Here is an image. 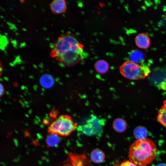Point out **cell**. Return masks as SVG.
<instances>
[{
	"label": "cell",
	"instance_id": "cell-1",
	"mask_svg": "<svg viewBox=\"0 0 166 166\" xmlns=\"http://www.w3.org/2000/svg\"><path fill=\"white\" fill-rule=\"evenodd\" d=\"M84 46L76 35L67 33L59 37L53 43L50 56L68 66L80 63L86 56Z\"/></svg>",
	"mask_w": 166,
	"mask_h": 166
},
{
	"label": "cell",
	"instance_id": "cell-2",
	"mask_svg": "<svg viewBox=\"0 0 166 166\" xmlns=\"http://www.w3.org/2000/svg\"><path fill=\"white\" fill-rule=\"evenodd\" d=\"M156 152V145L151 139L147 138L136 140L129 147V160L137 166H144L154 160Z\"/></svg>",
	"mask_w": 166,
	"mask_h": 166
},
{
	"label": "cell",
	"instance_id": "cell-3",
	"mask_svg": "<svg viewBox=\"0 0 166 166\" xmlns=\"http://www.w3.org/2000/svg\"><path fill=\"white\" fill-rule=\"evenodd\" d=\"M77 124L73 121L71 117L68 115H60L49 126V133H53L59 136H67L76 128Z\"/></svg>",
	"mask_w": 166,
	"mask_h": 166
},
{
	"label": "cell",
	"instance_id": "cell-4",
	"mask_svg": "<svg viewBox=\"0 0 166 166\" xmlns=\"http://www.w3.org/2000/svg\"><path fill=\"white\" fill-rule=\"evenodd\" d=\"M121 74L125 78L130 80H138L145 78L150 70L147 66H142L130 61L124 62L120 67Z\"/></svg>",
	"mask_w": 166,
	"mask_h": 166
},
{
	"label": "cell",
	"instance_id": "cell-5",
	"mask_svg": "<svg viewBox=\"0 0 166 166\" xmlns=\"http://www.w3.org/2000/svg\"><path fill=\"white\" fill-rule=\"evenodd\" d=\"M62 163L74 166H90L89 160L85 153L81 154L68 152L66 159Z\"/></svg>",
	"mask_w": 166,
	"mask_h": 166
},
{
	"label": "cell",
	"instance_id": "cell-6",
	"mask_svg": "<svg viewBox=\"0 0 166 166\" xmlns=\"http://www.w3.org/2000/svg\"><path fill=\"white\" fill-rule=\"evenodd\" d=\"M101 121L95 116H92L91 119L88 120L86 124L82 127L83 132L88 135L95 134V133L102 129Z\"/></svg>",
	"mask_w": 166,
	"mask_h": 166
},
{
	"label": "cell",
	"instance_id": "cell-7",
	"mask_svg": "<svg viewBox=\"0 0 166 166\" xmlns=\"http://www.w3.org/2000/svg\"><path fill=\"white\" fill-rule=\"evenodd\" d=\"M52 12L54 14H59L65 13L67 7L65 1L55 0L49 5Z\"/></svg>",
	"mask_w": 166,
	"mask_h": 166
},
{
	"label": "cell",
	"instance_id": "cell-8",
	"mask_svg": "<svg viewBox=\"0 0 166 166\" xmlns=\"http://www.w3.org/2000/svg\"><path fill=\"white\" fill-rule=\"evenodd\" d=\"M136 46L142 49H147L150 46V40L149 36L145 33L138 34L135 38Z\"/></svg>",
	"mask_w": 166,
	"mask_h": 166
},
{
	"label": "cell",
	"instance_id": "cell-9",
	"mask_svg": "<svg viewBox=\"0 0 166 166\" xmlns=\"http://www.w3.org/2000/svg\"><path fill=\"white\" fill-rule=\"evenodd\" d=\"M129 58L130 61L142 65L145 61L146 57L144 53L140 50L134 49L129 53Z\"/></svg>",
	"mask_w": 166,
	"mask_h": 166
},
{
	"label": "cell",
	"instance_id": "cell-10",
	"mask_svg": "<svg viewBox=\"0 0 166 166\" xmlns=\"http://www.w3.org/2000/svg\"><path fill=\"white\" fill-rule=\"evenodd\" d=\"M90 158L93 163L99 164L104 161L105 158V155L102 150L96 148L93 150L91 152Z\"/></svg>",
	"mask_w": 166,
	"mask_h": 166
},
{
	"label": "cell",
	"instance_id": "cell-11",
	"mask_svg": "<svg viewBox=\"0 0 166 166\" xmlns=\"http://www.w3.org/2000/svg\"><path fill=\"white\" fill-rule=\"evenodd\" d=\"M127 126V124L125 120L121 118L115 119L113 123V127L114 130L118 133L124 132Z\"/></svg>",
	"mask_w": 166,
	"mask_h": 166
},
{
	"label": "cell",
	"instance_id": "cell-12",
	"mask_svg": "<svg viewBox=\"0 0 166 166\" xmlns=\"http://www.w3.org/2000/svg\"><path fill=\"white\" fill-rule=\"evenodd\" d=\"M59 136L53 133H49L46 136L45 142L47 147H55L57 146L60 142Z\"/></svg>",
	"mask_w": 166,
	"mask_h": 166
},
{
	"label": "cell",
	"instance_id": "cell-13",
	"mask_svg": "<svg viewBox=\"0 0 166 166\" xmlns=\"http://www.w3.org/2000/svg\"><path fill=\"white\" fill-rule=\"evenodd\" d=\"M133 135L137 140H141L147 138L148 135V130L144 126H138L134 129Z\"/></svg>",
	"mask_w": 166,
	"mask_h": 166
},
{
	"label": "cell",
	"instance_id": "cell-14",
	"mask_svg": "<svg viewBox=\"0 0 166 166\" xmlns=\"http://www.w3.org/2000/svg\"><path fill=\"white\" fill-rule=\"evenodd\" d=\"M94 68L97 72L100 74H104L108 71L109 68V65L105 61L100 60L96 62Z\"/></svg>",
	"mask_w": 166,
	"mask_h": 166
},
{
	"label": "cell",
	"instance_id": "cell-15",
	"mask_svg": "<svg viewBox=\"0 0 166 166\" xmlns=\"http://www.w3.org/2000/svg\"><path fill=\"white\" fill-rule=\"evenodd\" d=\"M157 118L159 123L166 128V100L158 111Z\"/></svg>",
	"mask_w": 166,
	"mask_h": 166
},
{
	"label": "cell",
	"instance_id": "cell-16",
	"mask_svg": "<svg viewBox=\"0 0 166 166\" xmlns=\"http://www.w3.org/2000/svg\"><path fill=\"white\" fill-rule=\"evenodd\" d=\"M40 83L44 87L49 88L51 87L54 84V80L50 75L47 74L43 75L40 79Z\"/></svg>",
	"mask_w": 166,
	"mask_h": 166
},
{
	"label": "cell",
	"instance_id": "cell-17",
	"mask_svg": "<svg viewBox=\"0 0 166 166\" xmlns=\"http://www.w3.org/2000/svg\"><path fill=\"white\" fill-rule=\"evenodd\" d=\"M120 166H137L129 160H127L122 162Z\"/></svg>",
	"mask_w": 166,
	"mask_h": 166
},
{
	"label": "cell",
	"instance_id": "cell-18",
	"mask_svg": "<svg viewBox=\"0 0 166 166\" xmlns=\"http://www.w3.org/2000/svg\"><path fill=\"white\" fill-rule=\"evenodd\" d=\"M58 114V111L54 109H53L51 111L50 113V118L52 119H54L57 118V117Z\"/></svg>",
	"mask_w": 166,
	"mask_h": 166
},
{
	"label": "cell",
	"instance_id": "cell-19",
	"mask_svg": "<svg viewBox=\"0 0 166 166\" xmlns=\"http://www.w3.org/2000/svg\"><path fill=\"white\" fill-rule=\"evenodd\" d=\"M158 86L161 89L166 91V78L159 84Z\"/></svg>",
	"mask_w": 166,
	"mask_h": 166
},
{
	"label": "cell",
	"instance_id": "cell-20",
	"mask_svg": "<svg viewBox=\"0 0 166 166\" xmlns=\"http://www.w3.org/2000/svg\"><path fill=\"white\" fill-rule=\"evenodd\" d=\"M4 88L3 85L0 83V97L2 96L4 93Z\"/></svg>",
	"mask_w": 166,
	"mask_h": 166
},
{
	"label": "cell",
	"instance_id": "cell-21",
	"mask_svg": "<svg viewBox=\"0 0 166 166\" xmlns=\"http://www.w3.org/2000/svg\"><path fill=\"white\" fill-rule=\"evenodd\" d=\"M3 70V67L2 63L0 61V76H1Z\"/></svg>",
	"mask_w": 166,
	"mask_h": 166
},
{
	"label": "cell",
	"instance_id": "cell-22",
	"mask_svg": "<svg viewBox=\"0 0 166 166\" xmlns=\"http://www.w3.org/2000/svg\"><path fill=\"white\" fill-rule=\"evenodd\" d=\"M156 166H166V165L164 164H160L157 165H156Z\"/></svg>",
	"mask_w": 166,
	"mask_h": 166
},
{
	"label": "cell",
	"instance_id": "cell-23",
	"mask_svg": "<svg viewBox=\"0 0 166 166\" xmlns=\"http://www.w3.org/2000/svg\"><path fill=\"white\" fill-rule=\"evenodd\" d=\"M62 166H74L72 165L68 164L65 163H64V164L62 165Z\"/></svg>",
	"mask_w": 166,
	"mask_h": 166
}]
</instances>
